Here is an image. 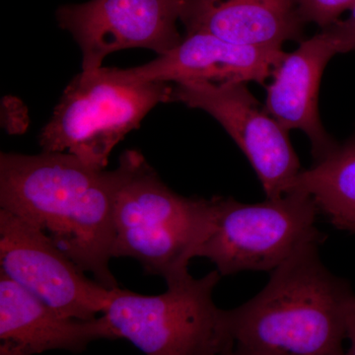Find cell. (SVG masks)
Returning a JSON list of instances; mask_svg holds the SVG:
<instances>
[{"label": "cell", "mask_w": 355, "mask_h": 355, "mask_svg": "<svg viewBox=\"0 0 355 355\" xmlns=\"http://www.w3.org/2000/svg\"><path fill=\"white\" fill-rule=\"evenodd\" d=\"M116 172L65 153L0 154V209L44 233L83 272L118 288L113 258Z\"/></svg>", "instance_id": "obj_1"}, {"label": "cell", "mask_w": 355, "mask_h": 355, "mask_svg": "<svg viewBox=\"0 0 355 355\" xmlns=\"http://www.w3.org/2000/svg\"><path fill=\"white\" fill-rule=\"evenodd\" d=\"M308 243L270 272L268 284L228 310L235 349L251 355H345L355 293Z\"/></svg>", "instance_id": "obj_2"}, {"label": "cell", "mask_w": 355, "mask_h": 355, "mask_svg": "<svg viewBox=\"0 0 355 355\" xmlns=\"http://www.w3.org/2000/svg\"><path fill=\"white\" fill-rule=\"evenodd\" d=\"M114 172L113 258H132L167 284L188 277L211 230L216 197L175 193L137 150L121 154Z\"/></svg>", "instance_id": "obj_3"}, {"label": "cell", "mask_w": 355, "mask_h": 355, "mask_svg": "<svg viewBox=\"0 0 355 355\" xmlns=\"http://www.w3.org/2000/svg\"><path fill=\"white\" fill-rule=\"evenodd\" d=\"M220 273L189 275L159 295L113 289L101 317L112 340H127L146 355H220L235 345L228 310L214 291Z\"/></svg>", "instance_id": "obj_4"}, {"label": "cell", "mask_w": 355, "mask_h": 355, "mask_svg": "<svg viewBox=\"0 0 355 355\" xmlns=\"http://www.w3.org/2000/svg\"><path fill=\"white\" fill-rule=\"evenodd\" d=\"M172 91L169 83L123 80L114 67L81 71L65 88L40 132V146L46 153L71 154L104 170L114 147L139 128L154 107L171 102Z\"/></svg>", "instance_id": "obj_5"}, {"label": "cell", "mask_w": 355, "mask_h": 355, "mask_svg": "<svg viewBox=\"0 0 355 355\" xmlns=\"http://www.w3.org/2000/svg\"><path fill=\"white\" fill-rule=\"evenodd\" d=\"M316 203L304 191L259 203L216 197V214L198 257L209 259L221 277L270 272L308 243L324 242L317 228Z\"/></svg>", "instance_id": "obj_6"}, {"label": "cell", "mask_w": 355, "mask_h": 355, "mask_svg": "<svg viewBox=\"0 0 355 355\" xmlns=\"http://www.w3.org/2000/svg\"><path fill=\"white\" fill-rule=\"evenodd\" d=\"M171 102L207 112L220 123L251 163L266 198L291 191L302 171L297 154L288 132L261 108L247 83H176Z\"/></svg>", "instance_id": "obj_7"}, {"label": "cell", "mask_w": 355, "mask_h": 355, "mask_svg": "<svg viewBox=\"0 0 355 355\" xmlns=\"http://www.w3.org/2000/svg\"><path fill=\"white\" fill-rule=\"evenodd\" d=\"M0 272L60 314L80 320L101 315L113 289L88 279L44 233L0 209Z\"/></svg>", "instance_id": "obj_8"}, {"label": "cell", "mask_w": 355, "mask_h": 355, "mask_svg": "<svg viewBox=\"0 0 355 355\" xmlns=\"http://www.w3.org/2000/svg\"><path fill=\"white\" fill-rule=\"evenodd\" d=\"M183 0H90L60 6L58 25L83 53V71L101 69L114 51L142 48L164 55L183 37L178 31Z\"/></svg>", "instance_id": "obj_9"}, {"label": "cell", "mask_w": 355, "mask_h": 355, "mask_svg": "<svg viewBox=\"0 0 355 355\" xmlns=\"http://www.w3.org/2000/svg\"><path fill=\"white\" fill-rule=\"evenodd\" d=\"M282 49L229 43L205 33H190L176 48L132 69L114 67L132 83H257L265 84L286 57Z\"/></svg>", "instance_id": "obj_10"}, {"label": "cell", "mask_w": 355, "mask_h": 355, "mask_svg": "<svg viewBox=\"0 0 355 355\" xmlns=\"http://www.w3.org/2000/svg\"><path fill=\"white\" fill-rule=\"evenodd\" d=\"M335 39L326 30L300 42L297 50L286 53L266 86L265 110L286 132L302 130L312 144L314 162L322 160L338 142L320 119V84L329 62L340 55Z\"/></svg>", "instance_id": "obj_11"}, {"label": "cell", "mask_w": 355, "mask_h": 355, "mask_svg": "<svg viewBox=\"0 0 355 355\" xmlns=\"http://www.w3.org/2000/svg\"><path fill=\"white\" fill-rule=\"evenodd\" d=\"M98 340H112L101 315L91 320L64 316L0 272V355L77 354Z\"/></svg>", "instance_id": "obj_12"}, {"label": "cell", "mask_w": 355, "mask_h": 355, "mask_svg": "<svg viewBox=\"0 0 355 355\" xmlns=\"http://www.w3.org/2000/svg\"><path fill=\"white\" fill-rule=\"evenodd\" d=\"M186 34L205 33L239 46L282 49L300 40L297 0H183Z\"/></svg>", "instance_id": "obj_13"}, {"label": "cell", "mask_w": 355, "mask_h": 355, "mask_svg": "<svg viewBox=\"0 0 355 355\" xmlns=\"http://www.w3.org/2000/svg\"><path fill=\"white\" fill-rule=\"evenodd\" d=\"M294 190L310 195L331 225L355 234V135L302 170Z\"/></svg>", "instance_id": "obj_14"}, {"label": "cell", "mask_w": 355, "mask_h": 355, "mask_svg": "<svg viewBox=\"0 0 355 355\" xmlns=\"http://www.w3.org/2000/svg\"><path fill=\"white\" fill-rule=\"evenodd\" d=\"M355 0H297L299 16L304 23H314L322 28L329 27L349 11Z\"/></svg>", "instance_id": "obj_15"}, {"label": "cell", "mask_w": 355, "mask_h": 355, "mask_svg": "<svg viewBox=\"0 0 355 355\" xmlns=\"http://www.w3.org/2000/svg\"><path fill=\"white\" fill-rule=\"evenodd\" d=\"M323 30L335 39L340 53L355 51V4L345 19L338 20Z\"/></svg>", "instance_id": "obj_16"}, {"label": "cell", "mask_w": 355, "mask_h": 355, "mask_svg": "<svg viewBox=\"0 0 355 355\" xmlns=\"http://www.w3.org/2000/svg\"><path fill=\"white\" fill-rule=\"evenodd\" d=\"M347 340L349 347L345 355H355V308L350 315L349 327H347Z\"/></svg>", "instance_id": "obj_17"}, {"label": "cell", "mask_w": 355, "mask_h": 355, "mask_svg": "<svg viewBox=\"0 0 355 355\" xmlns=\"http://www.w3.org/2000/svg\"><path fill=\"white\" fill-rule=\"evenodd\" d=\"M220 355H238L237 352H236L235 345L229 347V349H226L225 352H222Z\"/></svg>", "instance_id": "obj_18"}, {"label": "cell", "mask_w": 355, "mask_h": 355, "mask_svg": "<svg viewBox=\"0 0 355 355\" xmlns=\"http://www.w3.org/2000/svg\"><path fill=\"white\" fill-rule=\"evenodd\" d=\"M236 352H237L238 355H251V354H244V352H239V350H238V349H236Z\"/></svg>", "instance_id": "obj_19"}]
</instances>
